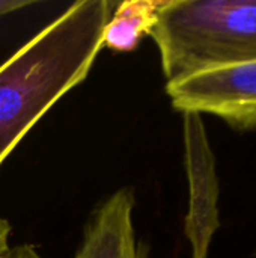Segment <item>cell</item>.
Segmentation results:
<instances>
[{
	"instance_id": "5",
	"label": "cell",
	"mask_w": 256,
	"mask_h": 258,
	"mask_svg": "<svg viewBox=\"0 0 256 258\" xmlns=\"http://www.w3.org/2000/svg\"><path fill=\"white\" fill-rule=\"evenodd\" d=\"M134 194L122 187L106 198L89 216L74 258H139L133 222Z\"/></svg>"
},
{
	"instance_id": "3",
	"label": "cell",
	"mask_w": 256,
	"mask_h": 258,
	"mask_svg": "<svg viewBox=\"0 0 256 258\" xmlns=\"http://www.w3.org/2000/svg\"><path fill=\"white\" fill-rule=\"evenodd\" d=\"M166 92L181 113H210L238 132L256 128V62L213 68L167 82Z\"/></svg>"
},
{
	"instance_id": "6",
	"label": "cell",
	"mask_w": 256,
	"mask_h": 258,
	"mask_svg": "<svg viewBox=\"0 0 256 258\" xmlns=\"http://www.w3.org/2000/svg\"><path fill=\"white\" fill-rule=\"evenodd\" d=\"M164 0H124L116 2L103 32V48L128 53L151 35L158 11Z\"/></svg>"
},
{
	"instance_id": "8",
	"label": "cell",
	"mask_w": 256,
	"mask_h": 258,
	"mask_svg": "<svg viewBox=\"0 0 256 258\" xmlns=\"http://www.w3.org/2000/svg\"><path fill=\"white\" fill-rule=\"evenodd\" d=\"M2 258H44L39 251L29 243H21V245H12L9 251Z\"/></svg>"
},
{
	"instance_id": "9",
	"label": "cell",
	"mask_w": 256,
	"mask_h": 258,
	"mask_svg": "<svg viewBox=\"0 0 256 258\" xmlns=\"http://www.w3.org/2000/svg\"><path fill=\"white\" fill-rule=\"evenodd\" d=\"M11 236H12L11 224L5 218H0V258L3 257L9 251V248L12 246Z\"/></svg>"
},
{
	"instance_id": "1",
	"label": "cell",
	"mask_w": 256,
	"mask_h": 258,
	"mask_svg": "<svg viewBox=\"0 0 256 258\" xmlns=\"http://www.w3.org/2000/svg\"><path fill=\"white\" fill-rule=\"evenodd\" d=\"M115 5H69L0 65V168L41 118L89 76Z\"/></svg>"
},
{
	"instance_id": "2",
	"label": "cell",
	"mask_w": 256,
	"mask_h": 258,
	"mask_svg": "<svg viewBox=\"0 0 256 258\" xmlns=\"http://www.w3.org/2000/svg\"><path fill=\"white\" fill-rule=\"evenodd\" d=\"M149 36L167 82L256 62V0H164Z\"/></svg>"
},
{
	"instance_id": "4",
	"label": "cell",
	"mask_w": 256,
	"mask_h": 258,
	"mask_svg": "<svg viewBox=\"0 0 256 258\" xmlns=\"http://www.w3.org/2000/svg\"><path fill=\"white\" fill-rule=\"evenodd\" d=\"M183 132L189 181V210L184 219V234L192 248V258H208L211 242L220 228V187L216 159L202 115L195 112L183 113Z\"/></svg>"
},
{
	"instance_id": "7",
	"label": "cell",
	"mask_w": 256,
	"mask_h": 258,
	"mask_svg": "<svg viewBox=\"0 0 256 258\" xmlns=\"http://www.w3.org/2000/svg\"><path fill=\"white\" fill-rule=\"evenodd\" d=\"M35 0H0V18L35 6Z\"/></svg>"
}]
</instances>
